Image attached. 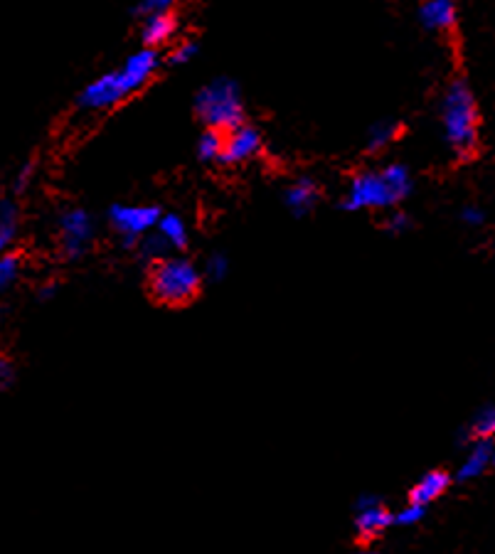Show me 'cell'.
<instances>
[{"instance_id": "cell-1", "label": "cell", "mask_w": 495, "mask_h": 554, "mask_svg": "<svg viewBox=\"0 0 495 554\" xmlns=\"http://www.w3.org/2000/svg\"><path fill=\"white\" fill-rule=\"evenodd\" d=\"M158 65H161V57H158V52L153 47H143V50L133 52L131 57H126V62L119 69L101 74V77L84 87V92L79 94L77 101L79 109L104 111L121 104V101L129 99L131 94H136L138 89H143L151 82Z\"/></svg>"}, {"instance_id": "cell-2", "label": "cell", "mask_w": 495, "mask_h": 554, "mask_svg": "<svg viewBox=\"0 0 495 554\" xmlns=\"http://www.w3.org/2000/svg\"><path fill=\"white\" fill-rule=\"evenodd\" d=\"M414 188L412 173L407 165L392 163L382 170H363L350 180L343 197V210H392L402 205Z\"/></svg>"}, {"instance_id": "cell-3", "label": "cell", "mask_w": 495, "mask_h": 554, "mask_svg": "<svg viewBox=\"0 0 495 554\" xmlns=\"http://www.w3.org/2000/svg\"><path fill=\"white\" fill-rule=\"evenodd\" d=\"M441 129L446 146L454 156L468 158L478 148V106L471 87L463 79H454L441 104Z\"/></svg>"}, {"instance_id": "cell-4", "label": "cell", "mask_w": 495, "mask_h": 554, "mask_svg": "<svg viewBox=\"0 0 495 554\" xmlns=\"http://www.w3.org/2000/svg\"><path fill=\"white\" fill-rule=\"evenodd\" d=\"M202 289V271L195 261L180 254L153 261L151 274H148V291L163 306H188Z\"/></svg>"}, {"instance_id": "cell-5", "label": "cell", "mask_w": 495, "mask_h": 554, "mask_svg": "<svg viewBox=\"0 0 495 554\" xmlns=\"http://www.w3.org/2000/svg\"><path fill=\"white\" fill-rule=\"evenodd\" d=\"M195 111L207 129L232 131L244 124V104L239 87L232 79H215L207 87H202L195 99Z\"/></svg>"}, {"instance_id": "cell-6", "label": "cell", "mask_w": 495, "mask_h": 554, "mask_svg": "<svg viewBox=\"0 0 495 554\" xmlns=\"http://www.w3.org/2000/svg\"><path fill=\"white\" fill-rule=\"evenodd\" d=\"M97 234L94 217L84 207H65L57 215V242L65 261H77L89 252Z\"/></svg>"}, {"instance_id": "cell-7", "label": "cell", "mask_w": 495, "mask_h": 554, "mask_svg": "<svg viewBox=\"0 0 495 554\" xmlns=\"http://www.w3.org/2000/svg\"><path fill=\"white\" fill-rule=\"evenodd\" d=\"M161 215L156 205H111L106 220L126 247H138V242L158 227Z\"/></svg>"}, {"instance_id": "cell-8", "label": "cell", "mask_w": 495, "mask_h": 554, "mask_svg": "<svg viewBox=\"0 0 495 554\" xmlns=\"http://www.w3.org/2000/svg\"><path fill=\"white\" fill-rule=\"evenodd\" d=\"M395 525V510L387 508L385 500L377 495H360L353 508V527L363 542L377 540Z\"/></svg>"}, {"instance_id": "cell-9", "label": "cell", "mask_w": 495, "mask_h": 554, "mask_svg": "<svg viewBox=\"0 0 495 554\" xmlns=\"http://www.w3.org/2000/svg\"><path fill=\"white\" fill-rule=\"evenodd\" d=\"M259 151H262V133L254 129V126L242 124L225 133V156H222V163H247L254 156H259Z\"/></svg>"}, {"instance_id": "cell-10", "label": "cell", "mask_w": 495, "mask_h": 554, "mask_svg": "<svg viewBox=\"0 0 495 554\" xmlns=\"http://www.w3.org/2000/svg\"><path fill=\"white\" fill-rule=\"evenodd\" d=\"M495 466V441L493 439H473L468 446L466 456H463L459 466V481H476L483 473L491 471Z\"/></svg>"}, {"instance_id": "cell-11", "label": "cell", "mask_w": 495, "mask_h": 554, "mask_svg": "<svg viewBox=\"0 0 495 554\" xmlns=\"http://www.w3.org/2000/svg\"><path fill=\"white\" fill-rule=\"evenodd\" d=\"M451 486V476L446 471H427L422 478H419L417 483H414L412 490H409V503H417L424 505V508H429L431 503H436V500L441 498V495H446V490Z\"/></svg>"}, {"instance_id": "cell-12", "label": "cell", "mask_w": 495, "mask_h": 554, "mask_svg": "<svg viewBox=\"0 0 495 554\" xmlns=\"http://www.w3.org/2000/svg\"><path fill=\"white\" fill-rule=\"evenodd\" d=\"M318 200H321V188H318L316 180L311 178H298L284 193V205L289 207L296 217H306L308 212L318 205Z\"/></svg>"}, {"instance_id": "cell-13", "label": "cell", "mask_w": 495, "mask_h": 554, "mask_svg": "<svg viewBox=\"0 0 495 554\" xmlns=\"http://www.w3.org/2000/svg\"><path fill=\"white\" fill-rule=\"evenodd\" d=\"M422 25L431 33H444L456 25V5L454 0H427L419 10Z\"/></svg>"}, {"instance_id": "cell-14", "label": "cell", "mask_w": 495, "mask_h": 554, "mask_svg": "<svg viewBox=\"0 0 495 554\" xmlns=\"http://www.w3.org/2000/svg\"><path fill=\"white\" fill-rule=\"evenodd\" d=\"M175 35V18L170 13H153L143 15V28L141 37L146 42V47H158L163 42H170V37Z\"/></svg>"}, {"instance_id": "cell-15", "label": "cell", "mask_w": 495, "mask_h": 554, "mask_svg": "<svg viewBox=\"0 0 495 554\" xmlns=\"http://www.w3.org/2000/svg\"><path fill=\"white\" fill-rule=\"evenodd\" d=\"M156 232L161 234L163 242L168 244L170 252H178V249L188 247V225H185L183 217L175 215V212H165V215H161Z\"/></svg>"}, {"instance_id": "cell-16", "label": "cell", "mask_w": 495, "mask_h": 554, "mask_svg": "<svg viewBox=\"0 0 495 554\" xmlns=\"http://www.w3.org/2000/svg\"><path fill=\"white\" fill-rule=\"evenodd\" d=\"M20 225V210L13 200H0V254L8 252L13 247L15 237H18Z\"/></svg>"}, {"instance_id": "cell-17", "label": "cell", "mask_w": 495, "mask_h": 554, "mask_svg": "<svg viewBox=\"0 0 495 554\" xmlns=\"http://www.w3.org/2000/svg\"><path fill=\"white\" fill-rule=\"evenodd\" d=\"M399 136V124L395 121H377L370 126L365 136V148L370 153H382L385 148H390Z\"/></svg>"}, {"instance_id": "cell-18", "label": "cell", "mask_w": 495, "mask_h": 554, "mask_svg": "<svg viewBox=\"0 0 495 554\" xmlns=\"http://www.w3.org/2000/svg\"><path fill=\"white\" fill-rule=\"evenodd\" d=\"M468 439H493L495 436V404H483L466 426Z\"/></svg>"}, {"instance_id": "cell-19", "label": "cell", "mask_w": 495, "mask_h": 554, "mask_svg": "<svg viewBox=\"0 0 495 554\" xmlns=\"http://www.w3.org/2000/svg\"><path fill=\"white\" fill-rule=\"evenodd\" d=\"M225 156V133L207 129L198 138V158L205 163H217Z\"/></svg>"}, {"instance_id": "cell-20", "label": "cell", "mask_w": 495, "mask_h": 554, "mask_svg": "<svg viewBox=\"0 0 495 554\" xmlns=\"http://www.w3.org/2000/svg\"><path fill=\"white\" fill-rule=\"evenodd\" d=\"M20 269H23V264H20L18 254H0V294L20 279Z\"/></svg>"}, {"instance_id": "cell-21", "label": "cell", "mask_w": 495, "mask_h": 554, "mask_svg": "<svg viewBox=\"0 0 495 554\" xmlns=\"http://www.w3.org/2000/svg\"><path fill=\"white\" fill-rule=\"evenodd\" d=\"M138 249H141V254L148 261H151V264H153V261L168 257V254H170V247L163 242V237L156 232V229H153V232L148 234V237H143L141 242H138Z\"/></svg>"}, {"instance_id": "cell-22", "label": "cell", "mask_w": 495, "mask_h": 554, "mask_svg": "<svg viewBox=\"0 0 495 554\" xmlns=\"http://www.w3.org/2000/svg\"><path fill=\"white\" fill-rule=\"evenodd\" d=\"M202 274H205L207 281L220 284V281H225L227 274H230V259H227L222 252L210 254L205 261V266H202Z\"/></svg>"}, {"instance_id": "cell-23", "label": "cell", "mask_w": 495, "mask_h": 554, "mask_svg": "<svg viewBox=\"0 0 495 554\" xmlns=\"http://www.w3.org/2000/svg\"><path fill=\"white\" fill-rule=\"evenodd\" d=\"M424 515H427V508L424 505H417V503H409L404 508L395 510V525L399 527H414L419 525V522L424 520Z\"/></svg>"}, {"instance_id": "cell-24", "label": "cell", "mask_w": 495, "mask_h": 554, "mask_svg": "<svg viewBox=\"0 0 495 554\" xmlns=\"http://www.w3.org/2000/svg\"><path fill=\"white\" fill-rule=\"evenodd\" d=\"M195 55H198V45H195V42H178V45L173 47V52L168 55V65H188V62L195 60Z\"/></svg>"}, {"instance_id": "cell-25", "label": "cell", "mask_w": 495, "mask_h": 554, "mask_svg": "<svg viewBox=\"0 0 495 554\" xmlns=\"http://www.w3.org/2000/svg\"><path fill=\"white\" fill-rule=\"evenodd\" d=\"M178 3V0H141L138 3V13L141 15H153V13H170V8Z\"/></svg>"}, {"instance_id": "cell-26", "label": "cell", "mask_w": 495, "mask_h": 554, "mask_svg": "<svg viewBox=\"0 0 495 554\" xmlns=\"http://www.w3.org/2000/svg\"><path fill=\"white\" fill-rule=\"evenodd\" d=\"M385 227H387V232L399 237V234H404L412 229V220H409V215H404V212H392L390 220L385 222Z\"/></svg>"}, {"instance_id": "cell-27", "label": "cell", "mask_w": 495, "mask_h": 554, "mask_svg": "<svg viewBox=\"0 0 495 554\" xmlns=\"http://www.w3.org/2000/svg\"><path fill=\"white\" fill-rule=\"evenodd\" d=\"M33 178H35V163L28 161L18 170V175H15V190H18V193L28 190L30 183H33Z\"/></svg>"}, {"instance_id": "cell-28", "label": "cell", "mask_w": 495, "mask_h": 554, "mask_svg": "<svg viewBox=\"0 0 495 554\" xmlns=\"http://www.w3.org/2000/svg\"><path fill=\"white\" fill-rule=\"evenodd\" d=\"M461 220H463V225L478 227V225H483L486 215H483V210L478 205H466V207H461Z\"/></svg>"}, {"instance_id": "cell-29", "label": "cell", "mask_w": 495, "mask_h": 554, "mask_svg": "<svg viewBox=\"0 0 495 554\" xmlns=\"http://www.w3.org/2000/svg\"><path fill=\"white\" fill-rule=\"evenodd\" d=\"M15 380V367L5 355H0V392L8 390Z\"/></svg>"}, {"instance_id": "cell-30", "label": "cell", "mask_w": 495, "mask_h": 554, "mask_svg": "<svg viewBox=\"0 0 495 554\" xmlns=\"http://www.w3.org/2000/svg\"><path fill=\"white\" fill-rule=\"evenodd\" d=\"M353 554H382V552L375 550V547H360V550H355Z\"/></svg>"}]
</instances>
